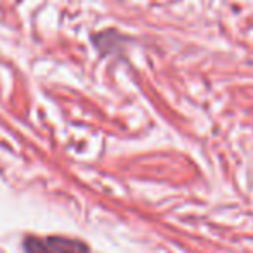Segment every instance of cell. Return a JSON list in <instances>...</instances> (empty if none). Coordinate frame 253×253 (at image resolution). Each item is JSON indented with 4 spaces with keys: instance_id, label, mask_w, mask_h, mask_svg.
Wrapping results in <instances>:
<instances>
[{
    "instance_id": "cell-1",
    "label": "cell",
    "mask_w": 253,
    "mask_h": 253,
    "mask_svg": "<svg viewBox=\"0 0 253 253\" xmlns=\"http://www.w3.org/2000/svg\"><path fill=\"white\" fill-rule=\"evenodd\" d=\"M25 253H90L84 241L63 236H28L23 243Z\"/></svg>"
}]
</instances>
